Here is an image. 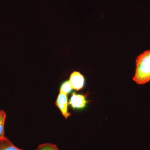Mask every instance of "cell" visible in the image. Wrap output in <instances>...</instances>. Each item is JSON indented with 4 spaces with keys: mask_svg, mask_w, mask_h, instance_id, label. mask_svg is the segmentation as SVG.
<instances>
[{
    "mask_svg": "<svg viewBox=\"0 0 150 150\" xmlns=\"http://www.w3.org/2000/svg\"><path fill=\"white\" fill-rule=\"evenodd\" d=\"M136 71L133 80L144 85L150 81V50L144 51L137 57Z\"/></svg>",
    "mask_w": 150,
    "mask_h": 150,
    "instance_id": "1",
    "label": "cell"
},
{
    "mask_svg": "<svg viewBox=\"0 0 150 150\" xmlns=\"http://www.w3.org/2000/svg\"><path fill=\"white\" fill-rule=\"evenodd\" d=\"M68 94L59 91L56 100V105L66 119H67L71 115V113L68 111Z\"/></svg>",
    "mask_w": 150,
    "mask_h": 150,
    "instance_id": "2",
    "label": "cell"
},
{
    "mask_svg": "<svg viewBox=\"0 0 150 150\" xmlns=\"http://www.w3.org/2000/svg\"><path fill=\"white\" fill-rule=\"evenodd\" d=\"M69 82L73 89L79 91L83 88L85 79L83 75L80 73L74 71L70 76Z\"/></svg>",
    "mask_w": 150,
    "mask_h": 150,
    "instance_id": "3",
    "label": "cell"
},
{
    "mask_svg": "<svg viewBox=\"0 0 150 150\" xmlns=\"http://www.w3.org/2000/svg\"><path fill=\"white\" fill-rule=\"evenodd\" d=\"M69 104L74 109H82L87 104L86 97L83 95L74 92L71 96Z\"/></svg>",
    "mask_w": 150,
    "mask_h": 150,
    "instance_id": "4",
    "label": "cell"
},
{
    "mask_svg": "<svg viewBox=\"0 0 150 150\" xmlns=\"http://www.w3.org/2000/svg\"><path fill=\"white\" fill-rule=\"evenodd\" d=\"M0 150H23L15 146L7 138L0 139Z\"/></svg>",
    "mask_w": 150,
    "mask_h": 150,
    "instance_id": "5",
    "label": "cell"
},
{
    "mask_svg": "<svg viewBox=\"0 0 150 150\" xmlns=\"http://www.w3.org/2000/svg\"><path fill=\"white\" fill-rule=\"evenodd\" d=\"M6 116L4 110H0V139L6 138L4 133V123Z\"/></svg>",
    "mask_w": 150,
    "mask_h": 150,
    "instance_id": "6",
    "label": "cell"
},
{
    "mask_svg": "<svg viewBox=\"0 0 150 150\" xmlns=\"http://www.w3.org/2000/svg\"><path fill=\"white\" fill-rule=\"evenodd\" d=\"M73 89L69 81H66L63 83L61 86L59 91L66 94H68L72 91Z\"/></svg>",
    "mask_w": 150,
    "mask_h": 150,
    "instance_id": "7",
    "label": "cell"
},
{
    "mask_svg": "<svg viewBox=\"0 0 150 150\" xmlns=\"http://www.w3.org/2000/svg\"><path fill=\"white\" fill-rule=\"evenodd\" d=\"M36 150H59L56 145L52 144H40Z\"/></svg>",
    "mask_w": 150,
    "mask_h": 150,
    "instance_id": "8",
    "label": "cell"
}]
</instances>
